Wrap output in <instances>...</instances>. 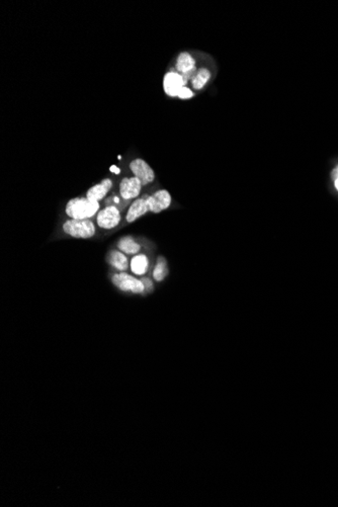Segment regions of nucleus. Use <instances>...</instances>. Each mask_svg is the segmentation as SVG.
I'll return each instance as SVG.
<instances>
[{
	"label": "nucleus",
	"instance_id": "nucleus-2",
	"mask_svg": "<svg viewBox=\"0 0 338 507\" xmlns=\"http://www.w3.org/2000/svg\"><path fill=\"white\" fill-rule=\"evenodd\" d=\"M100 210V203L87 198H74L65 206V215L68 219L87 220L94 218Z\"/></svg>",
	"mask_w": 338,
	"mask_h": 507
},
{
	"label": "nucleus",
	"instance_id": "nucleus-11",
	"mask_svg": "<svg viewBox=\"0 0 338 507\" xmlns=\"http://www.w3.org/2000/svg\"><path fill=\"white\" fill-rule=\"evenodd\" d=\"M172 202L171 195L166 189H158L149 196V211L152 214H158L167 210Z\"/></svg>",
	"mask_w": 338,
	"mask_h": 507
},
{
	"label": "nucleus",
	"instance_id": "nucleus-6",
	"mask_svg": "<svg viewBox=\"0 0 338 507\" xmlns=\"http://www.w3.org/2000/svg\"><path fill=\"white\" fill-rule=\"evenodd\" d=\"M129 169L131 170L133 176L137 177L143 187L147 186L154 182L155 180V172L152 167L142 158H134L129 163Z\"/></svg>",
	"mask_w": 338,
	"mask_h": 507
},
{
	"label": "nucleus",
	"instance_id": "nucleus-18",
	"mask_svg": "<svg viewBox=\"0 0 338 507\" xmlns=\"http://www.w3.org/2000/svg\"><path fill=\"white\" fill-rule=\"evenodd\" d=\"M331 177L334 180V185H335V187H336V189L338 191V165L332 170Z\"/></svg>",
	"mask_w": 338,
	"mask_h": 507
},
{
	"label": "nucleus",
	"instance_id": "nucleus-3",
	"mask_svg": "<svg viewBox=\"0 0 338 507\" xmlns=\"http://www.w3.org/2000/svg\"><path fill=\"white\" fill-rule=\"evenodd\" d=\"M63 233L77 239H89L96 233L95 224L91 219L75 220L68 219L62 224Z\"/></svg>",
	"mask_w": 338,
	"mask_h": 507
},
{
	"label": "nucleus",
	"instance_id": "nucleus-5",
	"mask_svg": "<svg viewBox=\"0 0 338 507\" xmlns=\"http://www.w3.org/2000/svg\"><path fill=\"white\" fill-rule=\"evenodd\" d=\"M95 222L100 229H115L122 222V213L117 206H107L106 208L99 210V212L95 216Z\"/></svg>",
	"mask_w": 338,
	"mask_h": 507
},
{
	"label": "nucleus",
	"instance_id": "nucleus-10",
	"mask_svg": "<svg viewBox=\"0 0 338 507\" xmlns=\"http://www.w3.org/2000/svg\"><path fill=\"white\" fill-rule=\"evenodd\" d=\"M186 83L183 77L176 71L168 69L163 77V90L165 94L171 99H177V96L181 88L185 86Z\"/></svg>",
	"mask_w": 338,
	"mask_h": 507
},
{
	"label": "nucleus",
	"instance_id": "nucleus-19",
	"mask_svg": "<svg viewBox=\"0 0 338 507\" xmlns=\"http://www.w3.org/2000/svg\"><path fill=\"white\" fill-rule=\"evenodd\" d=\"M111 171H112L113 173H115V174H120V173H121V169H120V168H118L116 165H113V166L111 167Z\"/></svg>",
	"mask_w": 338,
	"mask_h": 507
},
{
	"label": "nucleus",
	"instance_id": "nucleus-7",
	"mask_svg": "<svg viewBox=\"0 0 338 507\" xmlns=\"http://www.w3.org/2000/svg\"><path fill=\"white\" fill-rule=\"evenodd\" d=\"M143 185L141 181L135 176L123 177L119 184V194L122 200L134 201L138 199L141 195Z\"/></svg>",
	"mask_w": 338,
	"mask_h": 507
},
{
	"label": "nucleus",
	"instance_id": "nucleus-4",
	"mask_svg": "<svg viewBox=\"0 0 338 507\" xmlns=\"http://www.w3.org/2000/svg\"><path fill=\"white\" fill-rule=\"evenodd\" d=\"M215 77V68L209 63V60L198 67L190 78L188 85L195 92H201L212 82Z\"/></svg>",
	"mask_w": 338,
	"mask_h": 507
},
{
	"label": "nucleus",
	"instance_id": "nucleus-14",
	"mask_svg": "<svg viewBox=\"0 0 338 507\" xmlns=\"http://www.w3.org/2000/svg\"><path fill=\"white\" fill-rule=\"evenodd\" d=\"M109 262L120 271H125L129 267V261L125 254L120 250H112L109 254Z\"/></svg>",
	"mask_w": 338,
	"mask_h": 507
},
{
	"label": "nucleus",
	"instance_id": "nucleus-15",
	"mask_svg": "<svg viewBox=\"0 0 338 507\" xmlns=\"http://www.w3.org/2000/svg\"><path fill=\"white\" fill-rule=\"evenodd\" d=\"M149 266V260L145 254L135 255L131 260V269L135 274L142 275L146 273Z\"/></svg>",
	"mask_w": 338,
	"mask_h": 507
},
{
	"label": "nucleus",
	"instance_id": "nucleus-9",
	"mask_svg": "<svg viewBox=\"0 0 338 507\" xmlns=\"http://www.w3.org/2000/svg\"><path fill=\"white\" fill-rule=\"evenodd\" d=\"M149 196L148 194L134 200L125 214V222L128 224L136 222V220L145 216L149 211Z\"/></svg>",
	"mask_w": 338,
	"mask_h": 507
},
{
	"label": "nucleus",
	"instance_id": "nucleus-8",
	"mask_svg": "<svg viewBox=\"0 0 338 507\" xmlns=\"http://www.w3.org/2000/svg\"><path fill=\"white\" fill-rule=\"evenodd\" d=\"M113 282L124 292H132L136 294H141L145 291V284L142 280L128 274L125 272L116 273L112 277Z\"/></svg>",
	"mask_w": 338,
	"mask_h": 507
},
{
	"label": "nucleus",
	"instance_id": "nucleus-13",
	"mask_svg": "<svg viewBox=\"0 0 338 507\" xmlns=\"http://www.w3.org/2000/svg\"><path fill=\"white\" fill-rule=\"evenodd\" d=\"M117 247L119 248L120 251H122L124 254H130V255L137 254L141 249V245L138 242H136L132 236L122 237L118 241Z\"/></svg>",
	"mask_w": 338,
	"mask_h": 507
},
{
	"label": "nucleus",
	"instance_id": "nucleus-16",
	"mask_svg": "<svg viewBox=\"0 0 338 507\" xmlns=\"http://www.w3.org/2000/svg\"><path fill=\"white\" fill-rule=\"evenodd\" d=\"M168 274V266H167V261L163 256H158L157 258V263L154 267L153 271V277L157 281L163 280L166 275Z\"/></svg>",
	"mask_w": 338,
	"mask_h": 507
},
{
	"label": "nucleus",
	"instance_id": "nucleus-1",
	"mask_svg": "<svg viewBox=\"0 0 338 507\" xmlns=\"http://www.w3.org/2000/svg\"><path fill=\"white\" fill-rule=\"evenodd\" d=\"M206 58L209 57L205 56L202 53H197L194 51H182L176 55L169 69L179 73L183 77L186 85H188V82L194 72L200 65L208 61Z\"/></svg>",
	"mask_w": 338,
	"mask_h": 507
},
{
	"label": "nucleus",
	"instance_id": "nucleus-12",
	"mask_svg": "<svg viewBox=\"0 0 338 507\" xmlns=\"http://www.w3.org/2000/svg\"><path fill=\"white\" fill-rule=\"evenodd\" d=\"M113 187H114V180L110 177L104 178L99 183L94 184L93 186L87 189V192L85 193V198L100 203V201L106 199V197L113 189Z\"/></svg>",
	"mask_w": 338,
	"mask_h": 507
},
{
	"label": "nucleus",
	"instance_id": "nucleus-17",
	"mask_svg": "<svg viewBox=\"0 0 338 507\" xmlns=\"http://www.w3.org/2000/svg\"><path fill=\"white\" fill-rule=\"evenodd\" d=\"M195 94L196 93L191 89V87L189 85H185L179 91V93L177 96V99L181 100V101H188V100L193 99L195 97Z\"/></svg>",
	"mask_w": 338,
	"mask_h": 507
}]
</instances>
